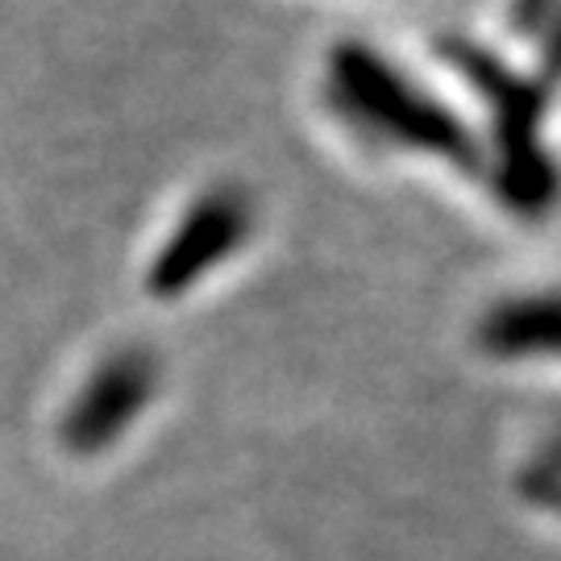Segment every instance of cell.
I'll list each match as a JSON object with an SVG mask.
<instances>
[{
  "label": "cell",
  "instance_id": "obj_1",
  "mask_svg": "<svg viewBox=\"0 0 561 561\" xmlns=\"http://www.w3.org/2000/svg\"><path fill=\"white\" fill-rule=\"evenodd\" d=\"M159 358L146 350H117L88 375L80 396L62 416V445L80 458L108 454L125 442V433L146 416L150 400L159 396Z\"/></svg>",
  "mask_w": 561,
  "mask_h": 561
},
{
  "label": "cell",
  "instance_id": "obj_2",
  "mask_svg": "<svg viewBox=\"0 0 561 561\" xmlns=\"http://www.w3.org/2000/svg\"><path fill=\"white\" fill-rule=\"evenodd\" d=\"M245 229H250L245 201L229 196V192L201 201L192 208V217H183V225L167 241V250L150 266V279H146L150 296L175 300L187 287H196L217 262H225L245 241Z\"/></svg>",
  "mask_w": 561,
  "mask_h": 561
},
{
  "label": "cell",
  "instance_id": "obj_3",
  "mask_svg": "<svg viewBox=\"0 0 561 561\" xmlns=\"http://www.w3.org/2000/svg\"><path fill=\"white\" fill-rule=\"evenodd\" d=\"M486 358H561V291L500 300L474 329Z\"/></svg>",
  "mask_w": 561,
  "mask_h": 561
},
{
  "label": "cell",
  "instance_id": "obj_4",
  "mask_svg": "<svg viewBox=\"0 0 561 561\" xmlns=\"http://www.w3.org/2000/svg\"><path fill=\"white\" fill-rule=\"evenodd\" d=\"M516 491L528 507L561 520V416L516 470Z\"/></svg>",
  "mask_w": 561,
  "mask_h": 561
}]
</instances>
